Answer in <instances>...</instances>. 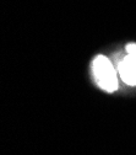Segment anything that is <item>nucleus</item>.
Segmentation results:
<instances>
[{"mask_svg": "<svg viewBox=\"0 0 136 155\" xmlns=\"http://www.w3.org/2000/svg\"><path fill=\"white\" fill-rule=\"evenodd\" d=\"M93 74L98 84L103 90L112 92L118 87V80H116V73L108 58L103 55H98L93 61Z\"/></svg>", "mask_w": 136, "mask_h": 155, "instance_id": "1", "label": "nucleus"}, {"mask_svg": "<svg viewBox=\"0 0 136 155\" xmlns=\"http://www.w3.org/2000/svg\"><path fill=\"white\" fill-rule=\"evenodd\" d=\"M119 73L126 84L136 85V58L129 54L119 64Z\"/></svg>", "mask_w": 136, "mask_h": 155, "instance_id": "2", "label": "nucleus"}, {"mask_svg": "<svg viewBox=\"0 0 136 155\" xmlns=\"http://www.w3.org/2000/svg\"><path fill=\"white\" fill-rule=\"evenodd\" d=\"M126 51H128V53L130 55H132V57L136 58V43H129L126 46Z\"/></svg>", "mask_w": 136, "mask_h": 155, "instance_id": "3", "label": "nucleus"}]
</instances>
